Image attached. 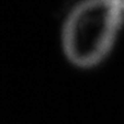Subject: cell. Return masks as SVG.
Instances as JSON below:
<instances>
[{"label": "cell", "mask_w": 124, "mask_h": 124, "mask_svg": "<svg viewBox=\"0 0 124 124\" xmlns=\"http://www.w3.org/2000/svg\"><path fill=\"white\" fill-rule=\"evenodd\" d=\"M124 28V0H77L61 24L59 44L65 60L80 71L100 66Z\"/></svg>", "instance_id": "obj_1"}]
</instances>
